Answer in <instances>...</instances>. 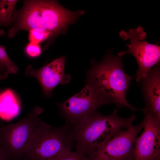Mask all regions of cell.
Returning <instances> with one entry per match:
<instances>
[{
	"label": "cell",
	"mask_w": 160,
	"mask_h": 160,
	"mask_svg": "<svg viewBox=\"0 0 160 160\" xmlns=\"http://www.w3.org/2000/svg\"><path fill=\"white\" fill-rule=\"evenodd\" d=\"M79 15V11L68 10L54 1L25 0L20 10L14 11V25L9 30L8 36L12 38L20 31L31 29L55 35Z\"/></svg>",
	"instance_id": "6da1fadb"
},
{
	"label": "cell",
	"mask_w": 160,
	"mask_h": 160,
	"mask_svg": "<svg viewBox=\"0 0 160 160\" xmlns=\"http://www.w3.org/2000/svg\"><path fill=\"white\" fill-rule=\"evenodd\" d=\"M122 56H114L110 51L100 63L93 61L92 67L87 72L86 83L91 86L108 103L117 108L127 107L132 111L143 110L130 104L126 95L133 76L125 71Z\"/></svg>",
	"instance_id": "7a4b0ae2"
},
{
	"label": "cell",
	"mask_w": 160,
	"mask_h": 160,
	"mask_svg": "<svg viewBox=\"0 0 160 160\" xmlns=\"http://www.w3.org/2000/svg\"><path fill=\"white\" fill-rule=\"evenodd\" d=\"M118 108L108 115L97 113L78 124L69 128V134L76 150L89 159L120 131L132 127L136 116H119Z\"/></svg>",
	"instance_id": "3957f363"
},
{
	"label": "cell",
	"mask_w": 160,
	"mask_h": 160,
	"mask_svg": "<svg viewBox=\"0 0 160 160\" xmlns=\"http://www.w3.org/2000/svg\"><path fill=\"white\" fill-rule=\"evenodd\" d=\"M74 144L68 126L54 127L41 120L23 157L31 160H49L72 150Z\"/></svg>",
	"instance_id": "277c9868"
},
{
	"label": "cell",
	"mask_w": 160,
	"mask_h": 160,
	"mask_svg": "<svg viewBox=\"0 0 160 160\" xmlns=\"http://www.w3.org/2000/svg\"><path fill=\"white\" fill-rule=\"evenodd\" d=\"M43 111L36 106L18 122L0 126V147L9 160H17L24 156Z\"/></svg>",
	"instance_id": "5b68a950"
},
{
	"label": "cell",
	"mask_w": 160,
	"mask_h": 160,
	"mask_svg": "<svg viewBox=\"0 0 160 160\" xmlns=\"http://www.w3.org/2000/svg\"><path fill=\"white\" fill-rule=\"evenodd\" d=\"M119 36L124 40L129 39L130 43L126 45L128 48L127 50L119 52L118 55L122 57L130 53L135 57L138 66L136 80L139 82L153 67L160 64V46L149 43L145 40L147 34L141 26L130 28L127 32L122 30Z\"/></svg>",
	"instance_id": "8992f818"
},
{
	"label": "cell",
	"mask_w": 160,
	"mask_h": 160,
	"mask_svg": "<svg viewBox=\"0 0 160 160\" xmlns=\"http://www.w3.org/2000/svg\"><path fill=\"white\" fill-rule=\"evenodd\" d=\"M57 104L66 121L65 124L71 127L97 113L100 106L108 104L91 86L86 84L80 92Z\"/></svg>",
	"instance_id": "52a82bcc"
},
{
	"label": "cell",
	"mask_w": 160,
	"mask_h": 160,
	"mask_svg": "<svg viewBox=\"0 0 160 160\" xmlns=\"http://www.w3.org/2000/svg\"><path fill=\"white\" fill-rule=\"evenodd\" d=\"M145 122L144 117L136 126L120 131L96 151L89 160H132L135 140Z\"/></svg>",
	"instance_id": "ba28073f"
},
{
	"label": "cell",
	"mask_w": 160,
	"mask_h": 160,
	"mask_svg": "<svg viewBox=\"0 0 160 160\" xmlns=\"http://www.w3.org/2000/svg\"><path fill=\"white\" fill-rule=\"evenodd\" d=\"M143 131L136 138L132 160H156L160 158V121L144 113Z\"/></svg>",
	"instance_id": "9c48e42d"
},
{
	"label": "cell",
	"mask_w": 160,
	"mask_h": 160,
	"mask_svg": "<svg viewBox=\"0 0 160 160\" xmlns=\"http://www.w3.org/2000/svg\"><path fill=\"white\" fill-rule=\"evenodd\" d=\"M65 59L64 56L57 58L39 69L29 66L25 74L36 78L40 84L44 95L47 97L52 95L53 89L59 84L64 85L71 81V77L64 72Z\"/></svg>",
	"instance_id": "30bf717a"
},
{
	"label": "cell",
	"mask_w": 160,
	"mask_h": 160,
	"mask_svg": "<svg viewBox=\"0 0 160 160\" xmlns=\"http://www.w3.org/2000/svg\"><path fill=\"white\" fill-rule=\"evenodd\" d=\"M139 83L145 103L143 113H149L160 121V64L153 67Z\"/></svg>",
	"instance_id": "8fae6325"
},
{
	"label": "cell",
	"mask_w": 160,
	"mask_h": 160,
	"mask_svg": "<svg viewBox=\"0 0 160 160\" xmlns=\"http://www.w3.org/2000/svg\"><path fill=\"white\" fill-rule=\"evenodd\" d=\"M20 106L15 93L7 89L0 95V117L9 120L16 116L19 113Z\"/></svg>",
	"instance_id": "7c38bea8"
},
{
	"label": "cell",
	"mask_w": 160,
	"mask_h": 160,
	"mask_svg": "<svg viewBox=\"0 0 160 160\" xmlns=\"http://www.w3.org/2000/svg\"><path fill=\"white\" fill-rule=\"evenodd\" d=\"M18 1L0 0V26H5L13 22L15 7Z\"/></svg>",
	"instance_id": "4fadbf2b"
},
{
	"label": "cell",
	"mask_w": 160,
	"mask_h": 160,
	"mask_svg": "<svg viewBox=\"0 0 160 160\" xmlns=\"http://www.w3.org/2000/svg\"><path fill=\"white\" fill-rule=\"evenodd\" d=\"M0 63L7 68L8 73L15 74L18 72V68L10 59L6 52L5 48L0 45Z\"/></svg>",
	"instance_id": "5bb4252c"
},
{
	"label": "cell",
	"mask_w": 160,
	"mask_h": 160,
	"mask_svg": "<svg viewBox=\"0 0 160 160\" xmlns=\"http://www.w3.org/2000/svg\"><path fill=\"white\" fill-rule=\"evenodd\" d=\"M49 160H89L83 153L77 151L68 150L63 152Z\"/></svg>",
	"instance_id": "9a60e30c"
},
{
	"label": "cell",
	"mask_w": 160,
	"mask_h": 160,
	"mask_svg": "<svg viewBox=\"0 0 160 160\" xmlns=\"http://www.w3.org/2000/svg\"><path fill=\"white\" fill-rule=\"evenodd\" d=\"M28 39L31 42L39 44L47 39L50 34L48 32H43L31 29L29 31Z\"/></svg>",
	"instance_id": "2e32d148"
},
{
	"label": "cell",
	"mask_w": 160,
	"mask_h": 160,
	"mask_svg": "<svg viewBox=\"0 0 160 160\" xmlns=\"http://www.w3.org/2000/svg\"><path fill=\"white\" fill-rule=\"evenodd\" d=\"M41 49L39 44L30 42L26 46L25 51L27 54L31 57H36L41 53Z\"/></svg>",
	"instance_id": "e0dca14e"
},
{
	"label": "cell",
	"mask_w": 160,
	"mask_h": 160,
	"mask_svg": "<svg viewBox=\"0 0 160 160\" xmlns=\"http://www.w3.org/2000/svg\"><path fill=\"white\" fill-rule=\"evenodd\" d=\"M8 73L7 68L0 63V79L6 78Z\"/></svg>",
	"instance_id": "ac0fdd59"
},
{
	"label": "cell",
	"mask_w": 160,
	"mask_h": 160,
	"mask_svg": "<svg viewBox=\"0 0 160 160\" xmlns=\"http://www.w3.org/2000/svg\"><path fill=\"white\" fill-rule=\"evenodd\" d=\"M0 160H9L0 147Z\"/></svg>",
	"instance_id": "d6986e66"
},
{
	"label": "cell",
	"mask_w": 160,
	"mask_h": 160,
	"mask_svg": "<svg viewBox=\"0 0 160 160\" xmlns=\"http://www.w3.org/2000/svg\"><path fill=\"white\" fill-rule=\"evenodd\" d=\"M5 33L4 31L0 28V36H3Z\"/></svg>",
	"instance_id": "ffe728a7"
},
{
	"label": "cell",
	"mask_w": 160,
	"mask_h": 160,
	"mask_svg": "<svg viewBox=\"0 0 160 160\" xmlns=\"http://www.w3.org/2000/svg\"><path fill=\"white\" fill-rule=\"evenodd\" d=\"M17 160H31L24 158V157H23Z\"/></svg>",
	"instance_id": "44dd1931"
},
{
	"label": "cell",
	"mask_w": 160,
	"mask_h": 160,
	"mask_svg": "<svg viewBox=\"0 0 160 160\" xmlns=\"http://www.w3.org/2000/svg\"><path fill=\"white\" fill-rule=\"evenodd\" d=\"M156 160H160V158H159V159H157Z\"/></svg>",
	"instance_id": "7402d4cb"
}]
</instances>
